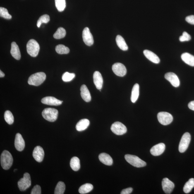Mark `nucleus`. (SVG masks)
I'll list each match as a JSON object with an SVG mask.
<instances>
[{
	"label": "nucleus",
	"mask_w": 194,
	"mask_h": 194,
	"mask_svg": "<svg viewBox=\"0 0 194 194\" xmlns=\"http://www.w3.org/2000/svg\"><path fill=\"white\" fill-rule=\"evenodd\" d=\"M165 149V145L163 143H161L154 146L151 149L150 152L152 155L159 156L164 152Z\"/></svg>",
	"instance_id": "17"
},
{
	"label": "nucleus",
	"mask_w": 194,
	"mask_h": 194,
	"mask_svg": "<svg viewBox=\"0 0 194 194\" xmlns=\"http://www.w3.org/2000/svg\"><path fill=\"white\" fill-rule=\"evenodd\" d=\"M82 38L85 43L87 45L91 46L94 44L93 37L88 27H85L82 32Z\"/></svg>",
	"instance_id": "11"
},
{
	"label": "nucleus",
	"mask_w": 194,
	"mask_h": 194,
	"mask_svg": "<svg viewBox=\"0 0 194 194\" xmlns=\"http://www.w3.org/2000/svg\"><path fill=\"white\" fill-rule=\"evenodd\" d=\"M188 106L190 109L194 111V101L190 102L188 104Z\"/></svg>",
	"instance_id": "42"
},
{
	"label": "nucleus",
	"mask_w": 194,
	"mask_h": 194,
	"mask_svg": "<svg viewBox=\"0 0 194 194\" xmlns=\"http://www.w3.org/2000/svg\"><path fill=\"white\" fill-rule=\"evenodd\" d=\"M143 54L146 58L153 63L158 64L160 62V59L158 56L152 51L145 50L143 51Z\"/></svg>",
	"instance_id": "19"
},
{
	"label": "nucleus",
	"mask_w": 194,
	"mask_h": 194,
	"mask_svg": "<svg viewBox=\"0 0 194 194\" xmlns=\"http://www.w3.org/2000/svg\"><path fill=\"white\" fill-rule=\"evenodd\" d=\"M75 74L66 72L63 74L62 77V79L64 82H70L72 80L75 78Z\"/></svg>",
	"instance_id": "36"
},
{
	"label": "nucleus",
	"mask_w": 194,
	"mask_h": 194,
	"mask_svg": "<svg viewBox=\"0 0 194 194\" xmlns=\"http://www.w3.org/2000/svg\"><path fill=\"white\" fill-rule=\"evenodd\" d=\"M93 80L94 83L96 88L98 90H100L102 89L103 85L102 77V75L98 71H95L93 75Z\"/></svg>",
	"instance_id": "18"
},
{
	"label": "nucleus",
	"mask_w": 194,
	"mask_h": 194,
	"mask_svg": "<svg viewBox=\"0 0 194 194\" xmlns=\"http://www.w3.org/2000/svg\"><path fill=\"white\" fill-rule=\"evenodd\" d=\"M33 157L37 162L40 163L43 160L44 152L43 149L40 146H37L34 148L33 152Z\"/></svg>",
	"instance_id": "13"
},
{
	"label": "nucleus",
	"mask_w": 194,
	"mask_h": 194,
	"mask_svg": "<svg viewBox=\"0 0 194 194\" xmlns=\"http://www.w3.org/2000/svg\"><path fill=\"white\" fill-rule=\"evenodd\" d=\"M179 41L181 42L190 41L191 39V37L187 32H184L182 35L179 37Z\"/></svg>",
	"instance_id": "38"
},
{
	"label": "nucleus",
	"mask_w": 194,
	"mask_h": 194,
	"mask_svg": "<svg viewBox=\"0 0 194 194\" xmlns=\"http://www.w3.org/2000/svg\"><path fill=\"white\" fill-rule=\"evenodd\" d=\"M46 78L45 74L40 72L31 75L29 78L28 83L29 85L38 86L42 84Z\"/></svg>",
	"instance_id": "2"
},
{
	"label": "nucleus",
	"mask_w": 194,
	"mask_h": 194,
	"mask_svg": "<svg viewBox=\"0 0 194 194\" xmlns=\"http://www.w3.org/2000/svg\"><path fill=\"white\" fill-rule=\"evenodd\" d=\"M11 53L12 56L15 59L19 60L20 59L21 55L19 48L15 42L12 43Z\"/></svg>",
	"instance_id": "22"
},
{
	"label": "nucleus",
	"mask_w": 194,
	"mask_h": 194,
	"mask_svg": "<svg viewBox=\"0 0 194 194\" xmlns=\"http://www.w3.org/2000/svg\"><path fill=\"white\" fill-rule=\"evenodd\" d=\"M133 191V188L131 187L123 190L121 192V194H130Z\"/></svg>",
	"instance_id": "41"
},
{
	"label": "nucleus",
	"mask_w": 194,
	"mask_h": 194,
	"mask_svg": "<svg viewBox=\"0 0 194 194\" xmlns=\"http://www.w3.org/2000/svg\"><path fill=\"white\" fill-rule=\"evenodd\" d=\"M163 189L166 194H171L174 188V183L168 178H164L162 182Z\"/></svg>",
	"instance_id": "12"
},
{
	"label": "nucleus",
	"mask_w": 194,
	"mask_h": 194,
	"mask_svg": "<svg viewBox=\"0 0 194 194\" xmlns=\"http://www.w3.org/2000/svg\"><path fill=\"white\" fill-rule=\"evenodd\" d=\"M194 187V178H191L185 184L183 187V191L185 193H190Z\"/></svg>",
	"instance_id": "29"
},
{
	"label": "nucleus",
	"mask_w": 194,
	"mask_h": 194,
	"mask_svg": "<svg viewBox=\"0 0 194 194\" xmlns=\"http://www.w3.org/2000/svg\"><path fill=\"white\" fill-rule=\"evenodd\" d=\"M1 167L4 170L10 169L12 165L13 158L10 152L7 150H4L1 156Z\"/></svg>",
	"instance_id": "1"
},
{
	"label": "nucleus",
	"mask_w": 194,
	"mask_h": 194,
	"mask_svg": "<svg viewBox=\"0 0 194 194\" xmlns=\"http://www.w3.org/2000/svg\"><path fill=\"white\" fill-rule=\"evenodd\" d=\"M112 68L113 72L118 76L123 77L126 74V67L121 63H115L113 65Z\"/></svg>",
	"instance_id": "10"
},
{
	"label": "nucleus",
	"mask_w": 194,
	"mask_h": 194,
	"mask_svg": "<svg viewBox=\"0 0 194 194\" xmlns=\"http://www.w3.org/2000/svg\"><path fill=\"white\" fill-rule=\"evenodd\" d=\"M17 169H15V170H14V171H17Z\"/></svg>",
	"instance_id": "44"
},
{
	"label": "nucleus",
	"mask_w": 194,
	"mask_h": 194,
	"mask_svg": "<svg viewBox=\"0 0 194 194\" xmlns=\"http://www.w3.org/2000/svg\"><path fill=\"white\" fill-rule=\"evenodd\" d=\"M66 31L63 27H59L53 35L55 39H61L65 37L66 35Z\"/></svg>",
	"instance_id": "32"
},
{
	"label": "nucleus",
	"mask_w": 194,
	"mask_h": 194,
	"mask_svg": "<svg viewBox=\"0 0 194 194\" xmlns=\"http://www.w3.org/2000/svg\"><path fill=\"white\" fill-rule=\"evenodd\" d=\"M66 189V185L62 182H59L56 185L54 190L55 194H64Z\"/></svg>",
	"instance_id": "30"
},
{
	"label": "nucleus",
	"mask_w": 194,
	"mask_h": 194,
	"mask_svg": "<svg viewBox=\"0 0 194 194\" xmlns=\"http://www.w3.org/2000/svg\"><path fill=\"white\" fill-rule=\"evenodd\" d=\"M70 166L73 171H78L80 168V160L78 158L74 157L71 159L70 163Z\"/></svg>",
	"instance_id": "27"
},
{
	"label": "nucleus",
	"mask_w": 194,
	"mask_h": 194,
	"mask_svg": "<svg viewBox=\"0 0 194 194\" xmlns=\"http://www.w3.org/2000/svg\"><path fill=\"white\" fill-rule=\"evenodd\" d=\"M80 90L81 95L82 99L86 102H90L92 97L90 92L86 86L85 85H82L81 87Z\"/></svg>",
	"instance_id": "20"
},
{
	"label": "nucleus",
	"mask_w": 194,
	"mask_h": 194,
	"mask_svg": "<svg viewBox=\"0 0 194 194\" xmlns=\"http://www.w3.org/2000/svg\"><path fill=\"white\" fill-rule=\"evenodd\" d=\"M165 78L171 83V85L176 87H179L180 81L176 74L172 72H169L165 74Z\"/></svg>",
	"instance_id": "14"
},
{
	"label": "nucleus",
	"mask_w": 194,
	"mask_h": 194,
	"mask_svg": "<svg viewBox=\"0 0 194 194\" xmlns=\"http://www.w3.org/2000/svg\"><path fill=\"white\" fill-rule=\"evenodd\" d=\"M111 130L113 133L117 135H123L127 131L126 126L119 122L113 124L111 127Z\"/></svg>",
	"instance_id": "9"
},
{
	"label": "nucleus",
	"mask_w": 194,
	"mask_h": 194,
	"mask_svg": "<svg viewBox=\"0 0 194 194\" xmlns=\"http://www.w3.org/2000/svg\"><path fill=\"white\" fill-rule=\"evenodd\" d=\"M58 111L54 108H47L44 109L42 113L45 119L51 122L55 121L57 119Z\"/></svg>",
	"instance_id": "5"
},
{
	"label": "nucleus",
	"mask_w": 194,
	"mask_h": 194,
	"mask_svg": "<svg viewBox=\"0 0 194 194\" xmlns=\"http://www.w3.org/2000/svg\"><path fill=\"white\" fill-rule=\"evenodd\" d=\"M157 117L159 123L164 126L170 124L173 121L172 115L168 112H160L157 114Z\"/></svg>",
	"instance_id": "8"
},
{
	"label": "nucleus",
	"mask_w": 194,
	"mask_h": 194,
	"mask_svg": "<svg viewBox=\"0 0 194 194\" xmlns=\"http://www.w3.org/2000/svg\"><path fill=\"white\" fill-rule=\"evenodd\" d=\"M50 17L48 15H44L41 16L37 20V26L38 27H40L43 23H47L49 21Z\"/></svg>",
	"instance_id": "35"
},
{
	"label": "nucleus",
	"mask_w": 194,
	"mask_h": 194,
	"mask_svg": "<svg viewBox=\"0 0 194 194\" xmlns=\"http://www.w3.org/2000/svg\"><path fill=\"white\" fill-rule=\"evenodd\" d=\"M41 193H42V191H41V187L38 185H36L34 187L31 193V194H41Z\"/></svg>",
	"instance_id": "39"
},
{
	"label": "nucleus",
	"mask_w": 194,
	"mask_h": 194,
	"mask_svg": "<svg viewBox=\"0 0 194 194\" xmlns=\"http://www.w3.org/2000/svg\"><path fill=\"white\" fill-rule=\"evenodd\" d=\"M99 158L100 161L105 165L111 166L113 163V160L110 156L105 153H102L99 154Z\"/></svg>",
	"instance_id": "21"
},
{
	"label": "nucleus",
	"mask_w": 194,
	"mask_h": 194,
	"mask_svg": "<svg viewBox=\"0 0 194 194\" xmlns=\"http://www.w3.org/2000/svg\"><path fill=\"white\" fill-rule=\"evenodd\" d=\"M181 58L183 61L190 66L194 67V56L190 53H183L181 56Z\"/></svg>",
	"instance_id": "23"
},
{
	"label": "nucleus",
	"mask_w": 194,
	"mask_h": 194,
	"mask_svg": "<svg viewBox=\"0 0 194 194\" xmlns=\"http://www.w3.org/2000/svg\"><path fill=\"white\" fill-rule=\"evenodd\" d=\"M41 102L42 103L48 105L58 106L61 105L63 101L60 100L54 97H47L42 99Z\"/></svg>",
	"instance_id": "16"
},
{
	"label": "nucleus",
	"mask_w": 194,
	"mask_h": 194,
	"mask_svg": "<svg viewBox=\"0 0 194 194\" xmlns=\"http://www.w3.org/2000/svg\"><path fill=\"white\" fill-rule=\"evenodd\" d=\"M90 124V121L88 119H84L81 120L77 124L76 129L77 131H82L86 129Z\"/></svg>",
	"instance_id": "24"
},
{
	"label": "nucleus",
	"mask_w": 194,
	"mask_h": 194,
	"mask_svg": "<svg viewBox=\"0 0 194 194\" xmlns=\"http://www.w3.org/2000/svg\"><path fill=\"white\" fill-rule=\"evenodd\" d=\"M125 159L129 163L135 167H143L146 165L145 161L135 155L127 154L125 156Z\"/></svg>",
	"instance_id": "3"
},
{
	"label": "nucleus",
	"mask_w": 194,
	"mask_h": 194,
	"mask_svg": "<svg viewBox=\"0 0 194 194\" xmlns=\"http://www.w3.org/2000/svg\"><path fill=\"white\" fill-rule=\"evenodd\" d=\"M4 118L6 122L9 124H12L14 122V116L11 111H5Z\"/></svg>",
	"instance_id": "34"
},
{
	"label": "nucleus",
	"mask_w": 194,
	"mask_h": 194,
	"mask_svg": "<svg viewBox=\"0 0 194 194\" xmlns=\"http://www.w3.org/2000/svg\"><path fill=\"white\" fill-rule=\"evenodd\" d=\"M15 149L19 152H22L25 148V141L19 133H17L15 135Z\"/></svg>",
	"instance_id": "15"
},
{
	"label": "nucleus",
	"mask_w": 194,
	"mask_h": 194,
	"mask_svg": "<svg viewBox=\"0 0 194 194\" xmlns=\"http://www.w3.org/2000/svg\"><path fill=\"white\" fill-rule=\"evenodd\" d=\"M185 20L190 24L194 25V15H189L187 17Z\"/></svg>",
	"instance_id": "40"
},
{
	"label": "nucleus",
	"mask_w": 194,
	"mask_h": 194,
	"mask_svg": "<svg viewBox=\"0 0 194 194\" xmlns=\"http://www.w3.org/2000/svg\"><path fill=\"white\" fill-rule=\"evenodd\" d=\"M56 51L58 54H67L70 52L69 48L63 45H58L56 47Z\"/></svg>",
	"instance_id": "31"
},
{
	"label": "nucleus",
	"mask_w": 194,
	"mask_h": 194,
	"mask_svg": "<svg viewBox=\"0 0 194 194\" xmlns=\"http://www.w3.org/2000/svg\"><path fill=\"white\" fill-rule=\"evenodd\" d=\"M140 87L138 83L135 84L133 87L132 91L131 101L133 103H135L138 99L139 95Z\"/></svg>",
	"instance_id": "26"
},
{
	"label": "nucleus",
	"mask_w": 194,
	"mask_h": 194,
	"mask_svg": "<svg viewBox=\"0 0 194 194\" xmlns=\"http://www.w3.org/2000/svg\"><path fill=\"white\" fill-rule=\"evenodd\" d=\"M18 187L21 191H25L30 187L31 185L30 176L29 173H26L23 178H21L18 182Z\"/></svg>",
	"instance_id": "6"
},
{
	"label": "nucleus",
	"mask_w": 194,
	"mask_h": 194,
	"mask_svg": "<svg viewBox=\"0 0 194 194\" xmlns=\"http://www.w3.org/2000/svg\"><path fill=\"white\" fill-rule=\"evenodd\" d=\"M5 76V74L2 71H1V70L0 71V77H3Z\"/></svg>",
	"instance_id": "43"
},
{
	"label": "nucleus",
	"mask_w": 194,
	"mask_h": 194,
	"mask_svg": "<svg viewBox=\"0 0 194 194\" xmlns=\"http://www.w3.org/2000/svg\"><path fill=\"white\" fill-rule=\"evenodd\" d=\"M56 6L60 12L64 11L66 6V0H55Z\"/></svg>",
	"instance_id": "33"
},
{
	"label": "nucleus",
	"mask_w": 194,
	"mask_h": 194,
	"mask_svg": "<svg viewBox=\"0 0 194 194\" xmlns=\"http://www.w3.org/2000/svg\"><path fill=\"white\" fill-rule=\"evenodd\" d=\"M0 15L1 17L7 19H10L12 18L11 15L9 14L7 10L4 8H0Z\"/></svg>",
	"instance_id": "37"
},
{
	"label": "nucleus",
	"mask_w": 194,
	"mask_h": 194,
	"mask_svg": "<svg viewBox=\"0 0 194 194\" xmlns=\"http://www.w3.org/2000/svg\"><path fill=\"white\" fill-rule=\"evenodd\" d=\"M116 44L120 49L123 51H126L128 49V46L123 38L121 35H118L116 38Z\"/></svg>",
	"instance_id": "25"
},
{
	"label": "nucleus",
	"mask_w": 194,
	"mask_h": 194,
	"mask_svg": "<svg viewBox=\"0 0 194 194\" xmlns=\"http://www.w3.org/2000/svg\"><path fill=\"white\" fill-rule=\"evenodd\" d=\"M191 140V136L188 133H185L182 137L179 146V152H184L187 149Z\"/></svg>",
	"instance_id": "7"
},
{
	"label": "nucleus",
	"mask_w": 194,
	"mask_h": 194,
	"mask_svg": "<svg viewBox=\"0 0 194 194\" xmlns=\"http://www.w3.org/2000/svg\"><path fill=\"white\" fill-rule=\"evenodd\" d=\"M26 47L27 53L32 57H36L38 54L40 46L35 40L31 39L27 42Z\"/></svg>",
	"instance_id": "4"
},
{
	"label": "nucleus",
	"mask_w": 194,
	"mask_h": 194,
	"mask_svg": "<svg viewBox=\"0 0 194 194\" xmlns=\"http://www.w3.org/2000/svg\"><path fill=\"white\" fill-rule=\"evenodd\" d=\"M93 189V186L90 183H86L82 185L79 189L78 191L80 194H86L90 192Z\"/></svg>",
	"instance_id": "28"
}]
</instances>
